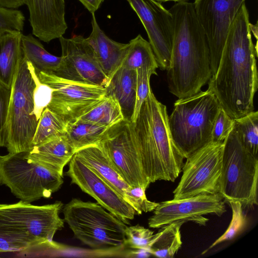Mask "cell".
<instances>
[{"label":"cell","instance_id":"cell-1","mask_svg":"<svg viewBox=\"0 0 258 258\" xmlns=\"http://www.w3.org/2000/svg\"><path fill=\"white\" fill-rule=\"evenodd\" d=\"M249 24L244 3L230 26L217 70L208 83L207 89L234 119L254 111L258 88L257 44L252 42Z\"/></svg>","mask_w":258,"mask_h":258},{"label":"cell","instance_id":"cell-2","mask_svg":"<svg viewBox=\"0 0 258 258\" xmlns=\"http://www.w3.org/2000/svg\"><path fill=\"white\" fill-rule=\"evenodd\" d=\"M169 11L173 37L168 85L169 92L181 99L199 93L209 82L212 76L210 51L192 3L176 2Z\"/></svg>","mask_w":258,"mask_h":258},{"label":"cell","instance_id":"cell-3","mask_svg":"<svg viewBox=\"0 0 258 258\" xmlns=\"http://www.w3.org/2000/svg\"><path fill=\"white\" fill-rule=\"evenodd\" d=\"M166 106L151 89L133 130L144 172L151 183L174 182L182 171L184 157L175 145Z\"/></svg>","mask_w":258,"mask_h":258},{"label":"cell","instance_id":"cell-4","mask_svg":"<svg viewBox=\"0 0 258 258\" xmlns=\"http://www.w3.org/2000/svg\"><path fill=\"white\" fill-rule=\"evenodd\" d=\"M220 108L215 96L208 89L174 102L168 124L173 141L185 159L212 142Z\"/></svg>","mask_w":258,"mask_h":258},{"label":"cell","instance_id":"cell-5","mask_svg":"<svg viewBox=\"0 0 258 258\" xmlns=\"http://www.w3.org/2000/svg\"><path fill=\"white\" fill-rule=\"evenodd\" d=\"M64 220L76 238L97 250L126 246V224L97 203L74 198L63 206Z\"/></svg>","mask_w":258,"mask_h":258},{"label":"cell","instance_id":"cell-6","mask_svg":"<svg viewBox=\"0 0 258 258\" xmlns=\"http://www.w3.org/2000/svg\"><path fill=\"white\" fill-rule=\"evenodd\" d=\"M60 201L42 206L22 201L0 204V230L10 237L33 245L51 243L55 233L64 227L59 213Z\"/></svg>","mask_w":258,"mask_h":258},{"label":"cell","instance_id":"cell-7","mask_svg":"<svg viewBox=\"0 0 258 258\" xmlns=\"http://www.w3.org/2000/svg\"><path fill=\"white\" fill-rule=\"evenodd\" d=\"M257 180L258 159L244 148L233 126L224 141L219 193L226 202L252 207L257 205Z\"/></svg>","mask_w":258,"mask_h":258},{"label":"cell","instance_id":"cell-8","mask_svg":"<svg viewBox=\"0 0 258 258\" xmlns=\"http://www.w3.org/2000/svg\"><path fill=\"white\" fill-rule=\"evenodd\" d=\"M35 83L23 56L15 74L8 108L5 147L9 153L30 151L38 120L34 114Z\"/></svg>","mask_w":258,"mask_h":258},{"label":"cell","instance_id":"cell-9","mask_svg":"<svg viewBox=\"0 0 258 258\" xmlns=\"http://www.w3.org/2000/svg\"><path fill=\"white\" fill-rule=\"evenodd\" d=\"M26 152L0 155V184L23 202L49 198L63 183V175L26 158Z\"/></svg>","mask_w":258,"mask_h":258},{"label":"cell","instance_id":"cell-10","mask_svg":"<svg viewBox=\"0 0 258 258\" xmlns=\"http://www.w3.org/2000/svg\"><path fill=\"white\" fill-rule=\"evenodd\" d=\"M224 142H211L188 156L173 200L219 192Z\"/></svg>","mask_w":258,"mask_h":258},{"label":"cell","instance_id":"cell-11","mask_svg":"<svg viewBox=\"0 0 258 258\" xmlns=\"http://www.w3.org/2000/svg\"><path fill=\"white\" fill-rule=\"evenodd\" d=\"M97 146L128 185L148 188L151 182L142 166L131 121L124 119L109 127Z\"/></svg>","mask_w":258,"mask_h":258},{"label":"cell","instance_id":"cell-12","mask_svg":"<svg viewBox=\"0 0 258 258\" xmlns=\"http://www.w3.org/2000/svg\"><path fill=\"white\" fill-rule=\"evenodd\" d=\"M36 74L42 83L53 89L51 100L47 107L67 123L78 120L106 95L103 87L66 79L52 74L42 72Z\"/></svg>","mask_w":258,"mask_h":258},{"label":"cell","instance_id":"cell-13","mask_svg":"<svg viewBox=\"0 0 258 258\" xmlns=\"http://www.w3.org/2000/svg\"><path fill=\"white\" fill-rule=\"evenodd\" d=\"M245 1L195 0L193 3L207 37L212 76L217 70L230 26Z\"/></svg>","mask_w":258,"mask_h":258},{"label":"cell","instance_id":"cell-14","mask_svg":"<svg viewBox=\"0 0 258 258\" xmlns=\"http://www.w3.org/2000/svg\"><path fill=\"white\" fill-rule=\"evenodd\" d=\"M226 211L225 200L219 193L202 194L159 203L148 220L152 228H160L174 222L190 221L205 226L209 220L204 216H221Z\"/></svg>","mask_w":258,"mask_h":258},{"label":"cell","instance_id":"cell-15","mask_svg":"<svg viewBox=\"0 0 258 258\" xmlns=\"http://www.w3.org/2000/svg\"><path fill=\"white\" fill-rule=\"evenodd\" d=\"M137 14L148 36L158 68L170 66L173 24L171 14L161 3L153 0H126Z\"/></svg>","mask_w":258,"mask_h":258},{"label":"cell","instance_id":"cell-16","mask_svg":"<svg viewBox=\"0 0 258 258\" xmlns=\"http://www.w3.org/2000/svg\"><path fill=\"white\" fill-rule=\"evenodd\" d=\"M62 62L56 76L82 83L106 88L109 79L96 59L87 39L81 35L70 38L60 37Z\"/></svg>","mask_w":258,"mask_h":258},{"label":"cell","instance_id":"cell-17","mask_svg":"<svg viewBox=\"0 0 258 258\" xmlns=\"http://www.w3.org/2000/svg\"><path fill=\"white\" fill-rule=\"evenodd\" d=\"M66 174L72 183L78 185L84 192L94 198L103 208L125 224H130L137 214L109 184L75 154L69 163Z\"/></svg>","mask_w":258,"mask_h":258},{"label":"cell","instance_id":"cell-18","mask_svg":"<svg viewBox=\"0 0 258 258\" xmlns=\"http://www.w3.org/2000/svg\"><path fill=\"white\" fill-rule=\"evenodd\" d=\"M29 12L32 34L46 43L66 32L64 0H25Z\"/></svg>","mask_w":258,"mask_h":258},{"label":"cell","instance_id":"cell-19","mask_svg":"<svg viewBox=\"0 0 258 258\" xmlns=\"http://www.w3.org/2000/svg\"><path fill=\"white\" fill-rule=\"evenodd\" d=\"M92 32L87 40L92 46L102 71L109 79L122 66L128 43H121L109 38L100 28L95 14H92Z\"/></svg>","mask_w":258,"mask_h":258},{"label":"cell","instance_id":"cell-20","mask_svg":"<svg viewBox=\"0 0 258 258\" xmlns=\"http://www.w3.org/2000/svg\"><path fill=\"white\" fill-rule=\"evenodd\" d=\"M75 154L106 181L135 209L137 214L141 215L136 201L132 195L133 187L123 180L98 146L84 148Z\"/></svg>","mask_w":258,"mask_h":258},{"label":"cell","instance_id":"cell-21","mask_svg":"<svg viewBox=\"0 0 258 258\" xmlns=\"http://www.w3.org/2000/svg\"><path fill=\"white\" fill-rule=\"evenodd\" d=\"M75 153L64 135L34 146L30 151L26 152L25 157L29 162L63 175L64 167L70 162Z\"/></svg>","mask_w":258,"mask_h":258},{"label":"cell","instance_id":"cell-22","mask_svg":"<svg viewBox=\"0 0 258 258\" xmlns=\"http://www.w3.org/2000/svg\"><path fill=\"white\" fill-rule=\"evenodd\" d=\"M105 89L106 95L117 100L124 119L131 121L136 101V70L121 66L111 78Z\"/></svg>","mask_w":258,"mask_h":258},{"label":"cell","instance_id":"cell-23","mask_svg":"<svg viewBox=\"0 0 258 258\" xmlns=\"http://www.w3.org/2000/svg\"><path fill=\"white\" fill-rule=\"evenodd\" d=\"M22 35L21 31H9L0 37V82L10 89L23 55Z\"/></svg>","mask_w":258,"mask_h":258},{"label":"cell","instance_id":"cell-24","mask_svg":"<svg viewBox=\"0 0 258 258\" xmlns=\"http://www.w3.org/2000/svg\"><path fill=\"white\" fill-rule=\"evenodd\" d=\"M21 45L23 56L32 63L36 72L57 74L61 66V56L49 53L41 43L31 34L22 35Z\"/></svg>","mask_w":258,"mask_h":258},{"label":"cell","instance_id":"cell-25","mask_svg":"<svg viewBox=\"0 0 258 258\" xmlns=\"http://www.w3.org/2000/svg\"><path fill=\"white\" fill-rule=\"evenodd\" d=\"M109 127L78 119L68 123L65 137L76 152L87 147L97 146Z\"/></svg>","mask_w":258,"mask_h":258},{"label":"cell","instance_id":"cell-26","mask_svg":"<svg viewBox=\"0 0 258 258\" xmlns=\"http://www.w3.org/2000/svg\"><path fill=\"white\" fill-rule=\"evenodd\" d=\"M183 223L174 222L160 228L150 248L151 255L162 258L173 257L182 245L180 228Z\"/></svg>","mask_w":258,"mask_h":258},{"label":"cell","instance_id":"cell-27","mask_svg":"<svg viewBox=\"0 0 258 258\" xmlns=\"http://www.w3.org/2000/svg\"><path fill=\"white\" fill-rule=\"evenodd\" d=\"M79 119L107 127H111L125 119L117 100L111 96L106 95Z\"/></svg>","mask_w":258,"mask_h":258},{"label":"cell","instance_id":"cell-28","mask_svg":"<svg viewBox=\"0 0 258 258\" xmlns=\"http://www.w3.org/2000/svg\"><path fill=\"white\" fill-rule=\"evenodd\" d=\"M122 66L134 70L143 67L154 70L158 68L149 42L143 38L140 34L128 42L127 52Z\"/></svg>","mask_w":258,"mask_h":258},{"label":"cell","instance_id":"cell-29","mask_svg":"<svg viewBox=\"0 0 258 258\" xmlns=\"http://www.w3.org/2000/svg\"><path fill=\"white\" fill-rule=\"evenodd\" d=\"M67 124L60 116L46 107L38 120L32 140L33 147L64 136Z\"/></svg>","mask_w":258,"mask_h":258},{"label":"cell","instance_id":"cell-30","mask_svg":"<svg viewBox=\"0 0 258 258\" xmlns=\"http://www.w3.org/2000/svg\"><path fill=\"white\" fill-rule=\"evenodd\" d=\"M234 126L244 148L257 158L258 112L253 111L234 119Z\"/></svg>","mask_w":258,"mask_h":258},{"label":"cell","instance_id":"cell-31","mask_svg":"<svg viewBox=\"0 0 258 258\" xmlns=\"http://www.w3.org/2000/svg\"><path fill=\"white\" fill-rule=\"evenodd\" d=\"M232 210V219L230 224L225 232L217 239L202 254L206 253L210 249L220 243L231 240L240 233L245 228L247 220L243 212L241 203L238 201L227 202Z\"/></svg>","mask_w":258,"mask_h":258},{"label":"cell","instance_id":"cell-32","mask_svg":"<svg viewBox=\"0 0 258 258\" xmlns=\"http://www.w3.org/2000/svg\"><path fill=\"white\" fill-rule=\"evenodd\" d=\"M27 63L35 83L33 93L34 114L38 120L43 110L48 106L51 100L53 89L40 81L31 62L27 60Z\"/></svg>","mask_w":258,"mask_h":258},{"label":"cell","instance_id":"cell-33","mask_svg":"<svg viewBox=\"0 0 258 258\" xmlns=\"http://www.w3.org/2000/svg\"><path fill=\"white\" fill-rule=\"evenodd\" d=\"M126 245L134 249L150 248L155 239L154 231L139 225L127 226L125 229Z\"/></svg>","mask_w":258,"mask_h":258},{"label":"cell","instance_id":"cell-34","mask_svg":"<svg viewBox=\"0 0 258 258\" xmlns=\"http://www.w3.org/2000/svg\"><path fill=\"white\" fill-rule=\"evenodd\" d=\"M137 71L136 101L134 113L131 122H134L140 112L141 107L147 97L150 89V80L152 75H157L156 70L146 67L140 68Z\"/></svg>","mask_w":258,"mask_h":258},{"label":"cell","instance_id":"cell-35","mask_svg":"<svg viewBox=\"0 0 258 258\" xmlns=\"http://www.w3.org/2000/svg\"><path fill=\"white\" fill-rule=\"evenodd\" d=\"M25 20V16L21 11L0 7V30L22 31Z\"/></svg>","mask_w":258,"mask_h":258},{"label":"cell","instance_id":"cell-36","mask_svg":"<svg viewBox=\"0 0 258 258\" xmlns=\"http://www.w3.org/2000/svg\"><path fill=\"white\" fill-rule=\"evenodd\" d=\"M234 125V119L221 107L215 119L212 134V142H224Z\"/></svg>","mask_w":258,"mask_h":258},{"label":"cell","instance_id":"cell-37","mask_svg":"<svg viewBox=\"0 0 258 258\" xmlns=\"http://www.w3.org/2000/svg\"><path fill=\"white\" fill-rule=\"evenodd\" d=\"M11 89L0 82V147H5L6 129Z\"/></svg>","mask_w":258,"mask_h":258},{"label":"cell","instance_id":"cell-38","mask_svg":"<svg viewBox=\"0 0 258 258\" xmlns=\"http://www.w3.org/2000/svg\"><path fill=\"white\" fill-rule=\"evenodd\" d=\"M30 246L7 235L0 230V253L6 252H20Z\"/></svg>","mask_w":258,"mask_h":258},{"label":"cell","instance_id":"cell-39","mask_svg":"<svg viewBox=\"0 0 258 258\" xmlns=\"http://www.w3.org/2000/svg\"><path fill=\"white\" fill-rule=\"evenodd\" d=\"M84 6L91 13L95 12L100 7L104 0H79Z\"/></svg>","mask_w":258,"mask_h":258},{"label":"cell","instance_id":"cell-40","mask_svg":"<svg viewBox=\"0 0 258 258\" xmlns=\"http://www.w3.org/2000/svg\"><path fill=\"white\" fill-rule=\"evenodd\" d=\"M24 5L25 0H0V7L7 9H17Z\"/></svg>","mask_w":258,"mask_h":258},{"label":"cell","instance_id":"cell-41","mask_svg":"<svg viewBox=\"0 0 258 258\" xmlns=\"http://www.w3.org/2000/svg\"><path fill=\"white\" fill-rule=\"evenodd\" d=\"M250 29L251 32H253L254 36L255 38L257 39V24H256L255 25H252L250 23L249 24Z\"/></svg>","mask_w":258,"mask_h":258},{"label":"cell","instance_id":"cell-42","mask_svg":"<svg viewBox=\"0 0 258 258\" xmlns=\"http://www.w3.org/2000/svg\"><path fill=\"white\" fill-rule=\"evenodd\" d=\"M159 3H163V2H182V1H187L188 0H153Z\"/></svg>","mask_w":258,"mask_h":258},{"label":"cell","instance_id":"cell-43","mask_svg":"<svg viewBox=\"0 0 258 258\" xmlns=\"http://www.w3.org/2000/svg\"><path fill=\"white\" fill-rule=\"evenodd\" d=\"M7 31H4L0 30V37Z\"/></svg>","mask_w":258,"mask_h":258}]
</instances>
